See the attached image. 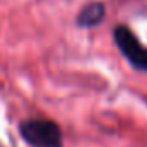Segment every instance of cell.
Wrapping results in <instances>:
<instances>
[{
    "mask_svg": "<svg viewBox=\"0 0 147 147\" xmlns=\"http://www.w3.org/2000/svg\"><path fill=\"white\" fill-rule=\"evenodd\" d=\"M114 40L125 59L137 69L147 71V49L137 40V36L125 26L116 28Z\"/></svg>",
    "mask_w": 147,
    "mask_h": 147,
    "instance_id": "cell-2",
    "label": "cell"
},
{
    "mask_svg": "<svg viewBox=\"0 0 147 147\" xmlns=\"http://www.w3.org/2000/svg\"><path fill=\"white\" fill-rule=\"evenodd\" d=\"M104 12H106L104 5H102L100 2H94V4L87 5V7L80 12V16H78V24H80V26H85V28L97 26V24L102 21Z\"/></svg>",
    "mask_w": 147,
    "mask_h": 147,
    "instance_id": "cell-3",
    "label": "cell"
},
{
    "mask_svg": "<svg viewBox=\"0 0 147 147\" xmlns=\"http://www.w3.org/2000/svg\"><path fill=\"white\" fill-rule=\"evenodd\" d=\"M23 138L33 147H62V131L50 119H28L21 125Z\"/></svg>",
    "mask_w": 147,
    "mask_h": 147,
    "instance_id": "cell-1",
    "label": "cell"
}]
</instances>
